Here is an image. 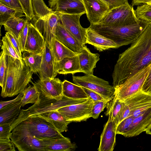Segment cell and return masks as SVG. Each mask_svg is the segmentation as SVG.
Wrapping results in <instances>:
<instances>
[{
  "instance_id": "f6af8a7d",
  "label": "cell",
  "mask_w": 151,
  "mask_h": 151,
  "mask_svg": "<svg viewBox=\"0 0 151 151\" xmlns=\"http://www.w3.org/2000/svg\"><path fill=\"white\" fill-rule=\"evenodd\" d=\"M15 146L10 139H0V151H15Z\"/></svg>"
},
{
  "instance_id": "f546056e",
  "label": "cell",
  "mask_w": 151,
  "mask_h": 151,
  "mask_svg": "<svg viewBox=\"0 0 151 151\" xmlns=\"http://www.w3.org/2000/svg\"><path fill=\"white\" fill-rule=\"evenodd\" d=\"M63 96L74 99H88V97L82 87L66 80L63 82Z\"/></svg>"
},
{
  "instance_id": "cb8c5ba5",
  "label": "cell",
  "mask_w": 151,
  "mask_h": 151,
  "mask_svg": "<svg viewBox=\"0 0 151 151\" xmlns=\"http://www.w3.org/2000/svg\"><path fill=\"white\" fill-rule=\"evenodd\" d=\"M55 38L73 51L79 53L84 46L65 29L60 21L57 26Z\"/></svg>"
},
{
  "instance_id": "8992f818",
  "label": "cell",
  "mask_w": 151,
  "mask_h": 151,
  "mask_svg": "<svg viewBox=\"0 0 151 151\" xmlns=\"http://www.w3.org/2000/svg\"><path fill=\"white\" fill-rule=\"evenodd\" d=\"M133 6L129 3L110 9L97 24L110 25H126L139 23Z\"/></svg>"
},
{
  "instance_id": "8fae6325",
  "label": "cell",
  "mask_w": 151,
  "mask_h": 151,
  "mask_svg": "<svg viewBox=\"0 0 151 151\" xmlns=\"http://www.w3.org/2000/svg\"><path fill=\"white\" fill-rule=\"evenodd\" d=\"M122 101L128 109L129 115L134 118L151 107V95L141 90Z\"/></svg>"
},
{
  "instance_id": "d6a6232c",
  "label": "cell",
  "mask_w": 151,
  "mask_h": 151,
  "mask_svg": "<svg viewBox=\"0 0 151 151\" xmlns=\"http://www.w3.org/2000/svg\"><path fill=\"white\" fill-rule=\"evenodd\" d=\"M33 11L35 17L42 18L54 12L49 8L43 0H31Z\"/></svg>"
},
{
  "instance_id": "4fadbf2b",
  "label": "cell",
  "mask_w": 151,
  "mask_h": 151,
  "mask_svg": "<svg viewBox=\"0 0 151 151\" xmlns=\"http://www.w3.org/2000/svg\"><path fill=\"white\" fill-rule=\"evenodd\" d=\"M48 2L50 8L55 14H86L82 0H49Z\"/></svg>"
},
{
  "instance_id": "9c48e42d",
  "label": "cell",
  "mask_w": 151,
  "mask_h": 151,
  "mask_svg": "<svg viewBox=\"0 0 151 151\" xmlns=\"http://www.w3.org/2000/svg\"><path fill=\"white\" fill-rule=\"evenodd\" d=\"M93 101L88 97L87 101L80 103L61 108L57 111L64 115L71 122L86 121L91 117Z\"/></svg>"
},
{
  "instance_id": "7a4b0ae2",
  "label": "cell",
  "mask_w": 151,
  "mask_h": 151,
  "mask_svg": "<svg viewBox=\"0 0 151 151\" xmlns=\"http://www.w3.org/2000/svg\"><path fill=\"white\" fill-rule=\"evenodd\" d=\"M7 68L2 88L3 98L12 97L23 92L31 81L33 73L24 62L6 55Z\"/></svg>"
},
{
  "instance_id": "1f68e13d",
  "label": "cell",
  "mask_w": 151,
  "mask_h": 151,
  "mask_svg": "<svg viewBox=\"0 0 151 151\" xmlns=\"http://www.w3.org/2000/svg\"><path fill=\"white\" fill-rule=\"evenodd\" d=\"M111 101L107 104L106 107L107 110L105 113V115L108 116L109 114H110L112 119L117 125L119 124V119L123 101L119 100L115 96Z\"/></svg>"
},
{
  "instance_id": "44dd1931",
  "label": "cell",
  "mask_w": 151,
  "mask_h": 151,
  "mask_svg": "<svg viewBox=\"0 0 151 151\" xmlns=\"http://www.w3.org/2000/svg\"><path fill=\"white\" fill-rule=\"evenodd\" d=\"M78 55L82 72L86 75H93L94 69L100 60V55L91 52L84 45Z\"/></svg>"
},
{
  "instance_id": "d590c367",
  "label": "cell",
  "mask_w": 151,
  "mask_h": 151,
  "mask_svg": "<svg viewBox=\"0 0 151 151\" xmlns=\"http://www.w3.org/2000/svg\"><path fill=\"white\" fill-rule=\"evenodd\" d=\"M1 41L2 44L1 46V49L5 52L6 55L21 61L23 60L6 35L2 37Z\"/></svg>"
},
{
  "instance_id": "816d5d0a",
  "label": "cell",
  "mask_w": 151,
  "mask_h": 151,
  "mask_svg": "<svg viewBox=\"0 0 151 151\" xmlns=\"http://www.w3.org/2000/svg\"><path fill=\"white\" fill-rule=\"evenodd\" d=\"M150 1L151 0H133L131 4L133 6H138L142 4L147 3Z\"/></svg>"
},
{
  "instance_id": "6da1fadb",
  "label": "cell",
  "mask_w": 151,
  "mask_h": 151,
  "mask_svg": "<svg viewBox=\"0 0 151 151\" xmlns=\"http://www.w3.org/2000/svg\"><path fill=\"white\" fill-rule=\"evenodd\" d=\"M151 63V23L130 47L119 55L112 77L115 88Z\"/></svg>"
},
{
  "instance_id": "60d3db41",
  "label": "cell",
  "mask_w": 151,
  "mask_h": 151,
  "mask_svg": "<svg viewBox=\"0 0 151 151\" xmlns=\"http://www.w3.org/2000/svg\"><path fill=\"white\" fill-rule=\"evenodd\" d=\"M27 19L29 21L35 17L32 10L31 0H18Z\"/></svg>"
},
{
  "instance_id": "2e32d148",
  "label": "cell",
  "mask_w": 151,
  "mask_h": 151,
  "mask_svg": "<svg viewBox=\"0 0 151 151\" xmlns=\"http://www.w3.org/2000/svg\"><path fill=\"white\" fill-rule=\"evenodd\" d=\"M108 120L104 126L100 137L99 151H113L116 144L117 125L109 114Z\"/></svg>"
},
{
  "instance_id": "30bf717a",
  "label": "cell",
  "mask_w": 151,
  "mask_h": 151,
  "mask_svg": "<svg viewBox=\"0 0 151 151\" xmlns=\"http://www.w3.org/2000/svg\"><path fill=\"white\" fill-rule=\"evenodd\" d=\"M59 21L66 30L79 42L84 45L86 44V28L81 25V14H56Z\"/></svg>"
},
{
  "instance_id": "681fc988",
  "label": "cell",
  "mask_w": 151,
  "mask_h": 151,
  "mask_svg": "<svg viewBox=\"0 0 151 151\" xmlns=\"http://www.w3.org/2000/svg\"><path fill=\"white\" fill-rule=\"evenodd\" d=\"M23 96V93L22 92L19 93L17 96L13 99L8 101H1L0 110L7 106L15 103L21 100Z\"/></svg>"
},
{
  "instance_id": "f1b7e54d",
  "label": "cell",
  "mask_w": 151,
  "mask_h": 151,
  "mask_svg": "<svg viewBox=\"0 0 151 151\" xmlns=\"http://www.w3.org/2000/svg\"><path fill=\"white\" fill-rule=\"evenodd\" d=\"M27 20L24 14H19L10 18L3 25L5 31L18 39L20 32Z\"/></svg>"
},
{
  "instance_id": "b9f144b4",
  "label": "cell",
  "mask_w": 151,
  "mask_h": 151,
  "mask_svg": "<svg viewBox=\"0 0 151 151\" xmlns=\"http://www.w3.org/2000/svg\"><path fill=\"white\" fill-rule=\"evenodd\" d=\"M29 23V21L28 20H27L19 34L18 40L22 52H24V49L27 37Z\"/></svg>"
},
{
  "instance_id": "8d00e7d4",
  "label": "cell",
  "mask_w": 151,
  "mask_h": 151,
  "mask_svg": "<svg viewBox=\"0 0 151 151\" xmlns=\"http://www.w3.org/2000/svg\"><path fill=\"white\" fill-rule=\"evenodd\" d=\"M20 13L15 10L0 3V24L4 25L7 20L11 17Z\"/></svg>"
},
{
  "instance_id": "4316f807",
  "label": "cell",
  "mask_w": 151,
  "mask_h": 151,
  "mask_svg": "<svg viewBox=\"0 0 151 151\" xmlns=\"http://www.w3.org/2000/svg\"><path fill=\"white\" fill-rule=\"evenodd\" d=\"M50 47L55 63L65 58L74 56L79 54L68 48L55 37L52 39Z\"/></svg>"
},
{
  "instance_id": "7dc6e473",
  "label": "cell",
  "mask_w": 151,
  "mask_h": 151,
  "mask_svg": "<svg viewBox=\"0 0 151 151\" xmlns=\"http://www.w3.org/2000/svg\"><path fill=\"white\" fill-rule=\"evenodd\" d=\"M82 88L87 95L88 97L91 99L93 102L106 100L102 96L98 93L85 88L83 87Z\"/></svg>"
},
{
  "instance_id": "d4e9b609",
  "label": "cell",
  "mask_w": 151,
  "mask_h": 151,
  "mask_svg": "<svg viewBox=\"0 0 151 151\" xmlns=\"http://www.w3.org/2000/svg\"><path fill=\"white\" fill-rule=\"evenodd\" d=\"M31 116H38L45 119L60 133L67 132L68 125L71 122L64 115L57 110L48 111Z\"/></svg>"
},
{
  "instance_id": "11a10c76",
  "label": "cell",
  "mask_w": 151,
  "mask_h": 151,
  "mask_svg": "<svg viewBox=\"0 0 151 151\" xmlns=\"http://www.w3.org/2000/svg\"><path fill=\"white\" fill-rule=\"evenodd\" d=\"M147 4H150V5H151V1H150V2H148V3H147Z\"/></svg>"
},
{
  "instance_id": "c3c4849f",
  "label": "cell",
  "mask_w": 151,
  "mask_h": 151,
  "mask_svg": "<svg viewBox=\"0 0 151 151\" xmlns=\"http://www.w3.org/2000/svg\"><path fill=\"white\" fill-rule=\"evenodd\" d=\"M108 6L110 9L128 3V0H102Z\"/></svg>"
},
{
  "instance_id": "836d02e7",
  "label": "cell",
  "mask_w": 151,
  "mask_h": 151,
  "mask_svg": "<svg viewBox=\"0 0 151 151\" xmlns=\"http://www.w3.org/2000/svg\"><path fill=\"white\" fill-rule=\"evenodd\" d=\"M23 93V96L21 100L22 107L28 104H35L39 96V92L34 86L26 87Z\"/></svg>"
},
{
  "instance_id": "7402d4cb",
  "label": "cell",
  "mask_w": 151,
  "mask_h": 151,
  "mask_svg": "<svg viewBox=\"0 0 151 151\" xmlns=\"http://www.w3.org/2000/svg\"><path fill=\"white\" fill-rule=\"evenodd\" d=\"M151 125V107L139 116L134 118L125 137L137 136L145 131Z\"/></svg>"
},
{
  "instance_id": "ba28073f",
  "label": "cell",
  "mask_w": 151,
  "mask_h": 151,
  "mask_svg": "<svg viewBox=\"0 0 151 151\" xmlns=\"http://www.w3.org/2000/svg\"><path fill=\"white\" fill-rule=\"evenodd\" d=\"M151 68V63L115 88V96L123 101L141 90Z\"/></svg>"
},
{
  "instance_id": "7c38bea8",
  "label": "cell",
  "mask_w": 151,
  "mask_h": 151,
  "mask_svg": "<svg viewBox=\"0 0 151 151\" xmlns=\"http://www.w3.org/2000/svg\"><path fill=\"white\" fill-rule=\"evenodd\" d=\"M62 82L58 78L38 80L33 84L39 93L45 97L60 100L63 97Z\"/></svg>"
},
{
  "instance_id": "ab89813d",
  "label": "cell",
  "mask_w": 151,
  "mask_h": 151,
  "mask_svg": "<svg viewBox=\"0 0 151 151\" xmlns=\"http://www.w3.org/2000/svg\"><path fill=\"white\" fill-rule=\"evenodd\" d=\"M109 101L105 100L94 102L91 110V117L94 119L98 118Z\"/></svg>"
},
{
  "instance_id": "52a82bcc",
  "label": "cell",
  "mask_w": 151,
  "mask_h": 151,
  "mask_svg": "<svg viewBox=\"0 0 151 151\" xmlns=\"http://www.w3.org/2000/svg\"><path fill=\"white\" fill-rule=\"evenodd\" d=\"M72 77L74 83L98 93L107 100L110 101L114 97L115 88L107 81L93 75Z\"/></svg>"
},
{
  "instance_id": "3957f363",
  "label": "cell",
  "mask_w": 151,
  "mask_h": 151,
  "mask_svg": "<svg viewBox=\"0 0 151 151\" xmlns=\"http://www.w3.org/2000/svg\"><path fill=\"white\" fill-rule=\"evenodd\" d=\"M149 24L141 20L138 23L126 25L95 24H90L89 27L99 34L113 41L119 47L135 42Z\"/></svg>"
},
{
  "instance_id": "484cf974",
  "label": "cell",
  "mask_w": 151,
  "mask_h": 151,
  "mask_svg": "<svg viewBox=\"0 0 151 151\" xmlns=\"http://www.w3.org/2000/svg\"><path fill=\"white\" fill-rule=\"evenodd\" d=\"M78 54L74 56L65 58L55 63V68L58 73L74 75L77 73H82Z\"/></svg>"
},
{
  "instance_id": "74e56055",
  "label": "cell",
  "mask_w": 151,
  "mask_h": 151,
  "mask_svg": "<svg viewBox=\"0 0 151 151\" xmlns=\"http://www.w3.org/2000/svg\"><path fill=\"white\" fill-rule=\"evenodd\" d=\"M134 118L132 116L129 115L121 121L117 125L116 134H121L125 137L129 131Z\"/></svg>"
},
{
  "instance_id": "e575fe53",
  "label": "cell",
  "mask_w": 151,
  "mask_h": 151,
  "mask_svg": "<svg viewBox=\"0 0 151 151\" xmlns=\"http://www.w3.org/2000/svg\"><path fill=\"white\" fill-rule=\"evenodd\" d=\"M135 12L138 19L151 23V5L146 3L138 5Z\"/></svg>"
},
{
  "instance_id": "bcb514c9",
  "label": "cell",
  "mask_w": 151,
  "mask_h": 151,
  "mask_svg": "<svg viewBox=\"0 0 151 151\" xmlns=\"http://www.w3.org/2000/svg\"><path fill=\"white\" fill-rule=\"evenodd\" d=\"M5 35L7 36L13 45L19 56L22 58V52L19 40L8 32H7Z\"/></svg>"
},
{
  "instance_id": "f5cc1de1",
  "label": "cell",
  "mask_w": 151,
  "mask_h": 151,
  "mask_svg": "<svg viewBox=\"0 0 151 151\" xmlns=\"http://www.w3.org/2000/svg\"><path fill=\"white\" fill-rule=\"evenodd\" d=\"M145 132L147 134L151 135V125Z\"/></svg>"
},
{
  "instance_id": "83f0119b",
  "label": "cell",
  "mask_w": 151,
  "mask_h": 151,
  "mask_svg": "<svg viewBox=\"0 0 151 151\" xmlns=\"http://www.w3.org/2000/svg\"><path fill=\"white\" fill-rule=\"evenodd\" d=\"M21 100L7 106L0 110V124L10 123L11 124L19 116L21 111Z\"/></svg>"
},
{
  "instance_id": "f35d334b",
  "label": "cell",
  "mask_w": 151,
  "mask_h": 151,
  "mask_svg": "<svg viewBox=\"0 0 151 151\" xmlns=\"http://www.w3.org/2000/svg\"><path fill=\"white\" fill-rule=\"evenodd\" d=\"M7 66L6 54L2 50L0 57V85L2 88L5 82Z\"/></svg>"
},
{
  "instance_id": "5b68a950",
  "label": "cell",
  "mask_w": 151,
  "mask_h": 151,
  "mask_svg": "<svg viewBox=\"0 0 151 151\" xmlns=\"http://www.w3.org/2000/svg\"><path fill=\"white\" fill-rule=\"evenodd\" d=\"M88 99H74L63 96L62 99L58 100L48 98L39 93V96L35 103L27 109L21 110L19 116L11 125L12 131L19 123L29 116L57 110L64 106L84 102Z\"/></svg>"
},
{
  "instance_id": "f907efd6",
  "label": "cell",
  "mask_w": 151,
  "mask_h": 151,
  "mask_svg": "<svg viewBox=\"0 0 151 151\" xmlns=\"http://www.w3.org/2000/svg\"><path fill=\"white\" fill-rule=\"evenodd\" d=\"M151 86V68L149 73L148 75L146 78L141 91L146 93Z\"/></svg>"
},
{
  "instance_id": "9a60e30c",
  "label": "cell",
  "mask_w": 151,
  "mask_h": 151,
  "mask_svg": "<svg viewBox=\"0 0 151 151\" xmlns=\"http://www.w3.org/2000/svg\"><path fill=\"white\" fill-rule=\"evenodd\" d=\"M90 24H98L110 9L102 0H82Z\"/></svg>"
},
{
  "instance_id": "ac0fdd59",
  "label": "cell",
  "mask_w": 151,
  "mask_h": 151,
  "mask_svg": "<svg viewBox=\"0 0 151 151\" xmlns=\"http://www.w3.org/2000/svg\"><path fill=\"white\" fill-rule=\"evenodd\" d=\"M42 59L39 74L40 79L55 78L58 74L52 55L50 45L46 41L42 51Z\"/></svg>"
},
{
  "instance_id": "db71d44e",
  "label": "cell",
  "mask_w": 151,
  "mask_h": 151,
  "mask_svg": "<svg viewBox=\"0 0 151 151\" xmlns=\"http://www.w3.org/2000/svg\"><path fill=\"white\" fill-rule=\"evenodd\" d=\"M146 93L151 95V86L148 89Z\"/></svg>"
},
{
  "instance_id": "603a6c76",
  "label": "cell",
  "mask_w": 151,
  "mask_h": 151,
  "mask_svg": "<svg viewBox=\"0 0 151 151\" xmlns=\"http://www.w3.org/2000/svg\"><path fill=\"white\" fill-rule=\"evenodd\" d=\"M45 151H73L77 147L76 144L72 143L70 139L63 136L58 138L41 139Z\"/></svg>"
},
{
  "instance_id": "7bdbcfd3",
  "label": "cell",
  "mask_w": 151,
  "mask_h": 151,
  "mask_svg": "<svg viewBox=\"0 0 151 151\" xmlns=\"http://www.w3.org/2000/svg\"><path fill=\"white\" fill-rule=\"evenodd\" d=\"M0 3L15 10L20 13L24 14L18 0H0Z\"/></svg>"
},
{
  "instance_id": "ffe728a7",
  "label": "cell",
  "mask_w": 151,
  "mask_h": 151,
  "mask_svg": "<svg viewBox=\"0 0 151 151\" xmlns=\"http://www.w3.org/2000/svg\"><path fill=\"white\" fill-rule=\"evenodd\" d=\"M86 44L93 45L100 52L119 47L113 41L99 34L89 27L86 28Z\"/></svg>"
},
{
  "instance_id": "4dcf8cb0",
  "label": "cell",
  "mask_w": 151,
  "mask_h": 151,
  "mask_svg": "<svg viewBox=\"0 0 151 151\" xmlns=\"http://www.w3.org/2000/svg\"><path fill=\"white\" fill-rule=\"evenodd\" d=\"M22 55V60L25 65L29 67L34 73H39L42 59V52L34 54L26 51Z\"/></svg>"
},
{
  "instance_id": "5bb4252c",
  "label": "cell",
  "mask_w": 151,
  "mask_h": 151,
  "mask_svg": "<svg viewBox=\"0 0 151 151\" xmlns=\"http://www.w3.org/2000/svg\"><path fill=\"white\" fill-rule=\"evenodd\" d=\"M33 19L34 20L33 24L42 34L50 46L52 39L55 37L56 28L59 21L58 15L53 12L43 18Z\"/></svg>"
},
{
  "instance_id": "277c9868",
  "label": "cell",
  "mask_w": 151,
  "mask_h": 151,
  "mask_svg": "<svg viewBox=\"0 0 151 151\" xmlns=\"http://www.w3.org/2000/svg\"><path fill=\"white\" fill-rule=\"evenodd\" d=\"M11 135L29 136L40 139L63 136L51 123L36 116H29L20 122L13 129Z\"/></svg>"
},
{
  "instance_id": "e0dca14e",
  "label": "cell",
  "mask_w": 151,
  "mask_h": 151,
  "mask_svg": "<svg viewBox=\"0 0 151 151\" xmlns=\"http://www.w3.org/2000/svg\"><path fill=\"white\" fill-rule=\"evenodd\" d=\"M45 42L42 34L30 22L24 51L34 54L40 53L44 48Z\"/></svg>"
},
{
  "instance_id": "d6986e66",
  "label": "cell",
  "mask_w": 151,
  "mask_h": 151,
  "mask_svg": "<svg viewBox=\"0 0 151 151\" xmlns=\"http://www.w3.org/2000/svg\"><path fill=\"white\" fill-rule=\"evenodd\" d=\"M10 139L19 151H45L41 139L29 136L11 135Z\"/></svg>"
},
{
  "instance_id": "ee69618b",
  "label": "cell",
  "mask_w": 151,
  "mask_h": 151,
  "mask_svg": "<svg viewBox=\"0 0 151 151\" xmlns=\"http://www.w3.org/2000/svg\"><path fill=\"white\" fill-rule=\"evenodd\" d=\"M10 123L0 124V139H10L11 129Z\"/></svg>"
}]
</instances>
